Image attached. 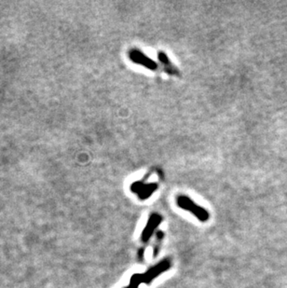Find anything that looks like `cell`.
<instances>
[{
	"instance_id": "cell-1",
	"label": "cell",
	"mask_w": 287,
	"mask_h": 288,
	"mask_svg": "<svg viewBox=\"0 0 287 288\" xmlns=\"http://www.w3.org/2000/svg\"><path fill=\"white\" fill-rule=\"evenodd\" d=\"M177 204L180 208L195 215L196 218L201 221H207L209 219V213L203 207L195 204L191 199H189L187 196L181 195L177 198Z\"/></svg>"
},
{
	"instance_id": "cell-2",
	"label": "cell",
	"mask_w": 287,
	"mask_h": 288,
	"mask_svg": "<svg viewBox=\"0 0 287 288\" xmlns=\"http://www.w3.org/2000/svg\"><path fill=\"white\" fill-rule=\"evenodd\" d=\"M129 58L133 63L143 65L149 70L156 71L159 68L158 63H156L154 60H152L151 58L147 56L139 49H131L129 51Z\"/></svg>"
},
{
	"instance_id": "cell-3",
	"label": "cell",
	"mask_w": 287,
	"mask_h": 288,
	"mask_svg": "<svg viewBox=\"0 0 287 288\" xmlns=\"http://www.w3.org/2000/svg\"><path fill=\"white\" fill-rule=\"evenodd\" d=\"M158 59L161 63V65L163 66V69L168 73L169 75L171 76H175V77H180V71L175 66L174 63L171 62L170 58L166 53H164L163 51H159L158 53Z\"/></svg>"
},
{
	"instance_id": "cell-4",
	"label": "cell",
	"mask_w": 287,
	"mask_h": 288,
	"mask_svg": "<svg viewBox=\"0 0 287 288\" xmlns=\"http://www.w3.org/2000/svg\"><path fill=\"white\" fill-rule=\"evenodd\" d=\"M156 190H157V184L144 185L142 182H135L132 185V190L136 194H138L141 199H147Z\"/></svg>"
},
{
	"instance_id": "cell-5",
	"label": "cell",
	"mask_w": 287,
	"mask_h": 288,
	"mask_svg": "<svg viewBox=\"0 0 287 288\" xmlns=\"http://www.w3.org/2000/svg\"><path fill=\"white\" fill-rule=\"evenodd\" d=\"M161 216H159V215H157V214H154V215H152V216L150 217L149 220H148L147 227H146V229L144 230L143 235H142V240H143L144 242H147V240L149 239L150 235L152 234L153 231L157 228V226L161 223Z\"/></svg>"
},
{
	"instance_id": "cell-6",
	"label": "cell",
	"mask_w": 287,
	"mask_h": 288,
	"mask_svg": "<svg viewBox=\"0 0 287 288\" xmlns=\"http://www.w3.org/2000/svg\"><path fill=\"white\" fill-rule=\"evenodd\" d=\"M138 287V285L137 284H135V283H132V285L129 287V288H137Z\"/></svg>"
}]
</instances>
